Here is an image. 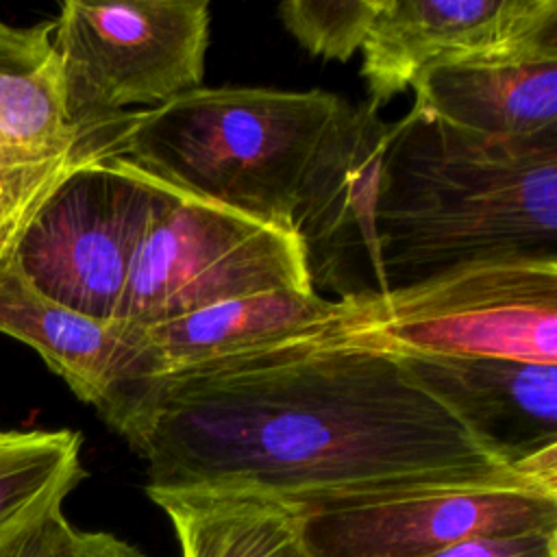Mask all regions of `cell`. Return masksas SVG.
Returning a JSON list of instances; mask_svg holds the SVG:
<instances>
[{
    "label": "cell",
    "mask_w": 557,
    "mask_h": 557,
    "mask_svg": "<svg viewBox=\"0 0 557 557\" xmlns=\"http://www.w3.org/2000/svg\"><path fill=\"white\" fill-rule=\"evenodd\" d=\"M128 446L146 487L244 490L298 516L398 494L529 483L389 350L339 333L154 383Z\"/></svg>",
    "instance_id": "obj_1"
},
{
    "label": "cell",
    "mask_w": 557,
    "mask_h": 557,
    "mask_svg": "<svg viewBox=\"0 0 557 557\" xmlns=\"http://www.w3.org/2000/svg\"><path fill=\"white\" fill-rule=\"evenodd\" d=\"M387 124L311 89L198 87L124 111L117 157L163 183L296 235L307 250L366 209Z\"/></svg>",
    "instance_id": "obj_2"
},
{
    "label": "cell",
    "mask_w": 557,
    "mask_h": 557,
    "mask_svg": "<svg viewBox=\"0 0 557 557\" xmlns=\"http://www.w3.org/2000/svg\"><path fill=\"white\" fill-rule=\"evenodd\" d=\"M363 237L381 289L476 257L557 255V139H490L413 104L385 128Z\"/></svg>",
    "instance_id": "obj_3"
},
{
    "label": "cell",
    "mask_w": 557,
    "mask_h": 557,
    "mask_svg": "<svg viewBox=\"0 0 557 557\" xmlns=\"http://www.w3.org/2000/svg\"><path fill=\"white\" fill-rule=\"evenodd\" d=\"M122 113L87 122L83 157L24 224L11 261L46 298L115 322L137 255L176 189L117 157Z\"/></svg>",
    "instance_id": "obj_4"
},
{
    "label": "cell",
    "mask_w": 557,
    "mask_h": 557,
    "mask_svg": "<svg viewBox=\"0 0 557 557\" xmlns=\"http://www.w3.org/2000/svg\"><path fill=\"white\" fill-rule=\"evenodd\" d=\"M348 342L392 352L557 363V255L476 257L413 283L348 294Z\"/></svg>",
    "instance_id": "obj_5"
},
{
    "label": "cell",
    "mask_w": 557,
    "mask_h": 557,
    "mask_svg": "<svg viewBox=\"0 0 557 557\" xmlns=\"http://www.w3.org/2000/svg\"><path fill=\"white\" fill-rule=\"evenodd\" d=\"M265 292H315L305 242L176 189L144 239L113 324L146 329Z\"/></svg>",
    "instance_id": "obj_6"
},
{
    "label": "cell",
    "mask_w": 557,
    "mask_h": 557,
    "mask_svg": "<svg viewBox=\"0 0 557 557\" xmlns=\"http://www.w3.org/2000/svg\"><path fill=\"white\" fill-rule=\"evenodd\" d=\"M209 22L207 0H65L52 39L74 124L202 87Z\"/></svg>",
    "instance_id": "obj_7"
},
{
    "label": "cell",
    "mask_w": 557,
    "mask_h": 557,
    "mask_svg": "<svg viewBox=\"0 0 557 557\" xmlns=\"http://www.w3.org/2000/svg\"><path fill=\"white\" fill-rule=\"evenodd\" d=\"M527 531H557L555 490L444 487L300 513L309 557H426L461 540Z\"/></svg>",
    "instance_id": "obj_8"
},
{
    "label": "cell",
    "mask_w": 557,
    "mask_h": 557,
    "mask_svg": "<svg viewBox=\"0 0 557 557\" xmlns=\"http://www.w3.org/2000/svg\"><path fill=\"white\" fill-rule=\"evenodd\" d=\"M0 333L33 348L78 400L126 444L133 440L159 379V363L139 331L46 298L7 257L0 261Z\"/></svg>",
    "instance_id": "obj_9"
},
{
    "label": "cell",
    "mask_w": 557,
    "mask_h": 557,
    "mask_svg": "<svg viewBox=\"0 0 557 557\" xmlns=\"http://www.w3.org/2000/svg\"><path fill=\"white\" fill-rule=\"evenodd\" d=\"M413 104L461 131L505 141L557 139V26L424 67Z\"/></svg>",
    "instance_id": "obj_10"
},
{
    "label": "cell",
    "mask_w": 557,
    "mask_h": 557,
    "mask_svg": "<svg viewBox=\"0 0 557 557\" xmlns=\"http://www.w3.org/2000/svg\"><path fill=\"white\" fill-rule=\"evenodd\" d=\"M394 355L516 468L557 487V363Z\"/></svg>",
    "instance_id": "obj_11"
},
{
    "label": "cell",
    "mask_w": 557,
    "mask_h": 557,
    "mask_svg": "<svg viewBox=\"0 0 557 557\" xmlns=\"http://www.w3.org/2000/svg\"><path fill=\"white\" fill-rule=\"evenodd\" d=\"M54 20L0 22V187L35 209L87 150L65 102Z\"/></svg>",
    "instance_id": "obj_12"
},
{
    "label": "cell",
    "mask_w": 557,
    "mask_h": 557,
    "mask_svg": "<svg viewBox=\"0 0 557 557\" xmlns=\"http://www.w3.org/2000/svg\"><path fill=\"white\" fill-rule=\"evenodd\" d=\"M557 26L555 0H381L363 41L361 76L379 109L429 65Z\"/></svg>",
    "instance_id": "obj_13"
},
{
    "label": "cell",
    "mask_w": 557,
    "mask_h": 557,
    "mask_svg": "<svg viewBox=\"0 0 557 557\" xmlns=\"http://www.w3.org/2000/svg\"><path fill=\"white\" fill-rule=\"evenodd\" d=\"M348 311L350 296L326 300L315 292H265L135 331L152 350L161 381L339 333Z\"/></svg>",
    "instance_id": "obj_14"
},
{
    "label": "cell",
    "mask_w": 557,
    "mask_h": 557,
    "mask_svg": "<svg viewBox=\"0 0 557 557\" xmlns=\"http://www.w3.org/2000/svg\"><path fill=\"white\" fill-rule=\"evenodd\" d=\"M148 498L168 516L181 557H309L300 516L244 490H159Z\"/></svg>",
    "instance_id": "obj_15"
},
{
    "label": "cell",
    "mask_w": 557,
    "mask_h": 557,
    "mask_svg": "<svg viewBox=\"0 0 557 557\" xmlns=\"http://www.w3.org/2000/svg\"><path fill=\"white\" fill-rule=\"evenodd\" d=\"M83 437L72 429L0 426V553L85 479Z\"/></svg>",
    "instance_id": "obj_16"
},
{
    "label": "cell",
    "mask_w": 557,
    "mask_h": 557,
    "mask_svg": "<svg viewBox=\"0 0 557 557\" xmlns=\"http://www.w3.org/2000/svg\"><path fill=\"white\" fill-rule=\"evenodd\" d=\"M381 0H289L278 17L313 57L348 61L363 48Z\"/></svg>",
    "instance_id": "obj_17"
},
{
    "label": "cell",
    "mask_w": 557,
    "mask_h": 557,
    "mask_svg": "<svg viewBox=\"0 0 557 557\" xmlns=\"http://www.w3.org/2000/svg\"><path fill=\"white\" fill-rule=\"evenodd\" d=\"M557 531L496 533L461 540L426 557H555Z\"/></svg>",
    "instance_id": "obj_18"
},
{
    "label": "cell",
    "mask_w": 557,
    "mask_h": 557,
    "mask_svg": "<svg viewBox=\"0 0 557 557\" xmlns=\"http://www.w3.org/2000/svg\"><path fill=\"white\" fill-rule=\"evenodd\" d=\"M78 531L63 513L54 509L11 542L0 557H74L81 544Z\"/></svg>",
    "instance_id": "obj_19"
},
{
    "label": "cell",
    "mask_w": 557,
    "mask_h": 557,
    "mask_svg": "<svg viewBox=\"0 0 557 557\" xmlns=\"http://www.w3.org/2000/svg\"><path fill=\"white\" fill-rule=\"evenodd\" d=\"M35 207L0 187V261L7 259Z\"/></svg>",
    "instance_id": "obj_20"
},
{
    "label": "cell",
    "mask_w": 557,
    "mask_h": 557,
    "mask_svg": "<svg viewBox=\"0 0 557 557\" xmlns=\"http://www.w3.org/2000/svg\"><path fill=\"white\" fill-rule=\"evenodd\" d=\"M74 557H146L139 548L133 544L111 535V533H87L83 531L81 544Z\"/></svg>",
    "instance_id": "obj_21"
}]
</instances>
